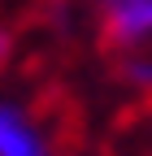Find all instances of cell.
Wrapping results in <instances>:
<instances>
[{"label": "cell", "mask_w": 152, "mask_h": 156, "mask_svg": "<svg viewBox=\"0 0 152 156\" xmlns=\"http://www.w3.org/2000/svg\"><path fill=\"white\" fill-rule=\"evenodd\" d=\"M100 13V30L118 52L152 48V0H91Z\"/></svg>", "instance_id": "cell-1"}, {"label": "cell", "mask_w": 152, "mask_h": 156, "mask_svg": "<svg viewBox=\"0 0 152 156\" xmlns=\"http://www.w3.org/2000/svg\"><path fill=\"white\" fill-rule=\"evenodd\" d=\"M0 156H52L44 126L13 100H0Z\"/></svg>", "instance_id": "cell-2"}, {"label": "cell", "mask_w": 152, "mask_h": 156, "mask_svg": "<svg viewBox=\"0 0 152 156\" xmlns=\"http://www.w3.org/2000/svg\"><path fill=\"white\" fill-rule=\"evenodd\" d=\"M122 83L135 87V91H152V48H135V52H122Z\"/></svg>", "instance_id": "cell-3"}, {"label": "cell", "mask_w": 152, "mask_h": 156, "mask_svg": "<svg viewBox=\"0 0 152 156\" xmlns=\"http://www.w3.org/2000/svg\"><path fill=\"white\" fill-rule=\"evenodd\" d=\"M5 52H9V35H0V61H5Z\"/></svg>", "instance_id": "cell-4"}]
</instances>
